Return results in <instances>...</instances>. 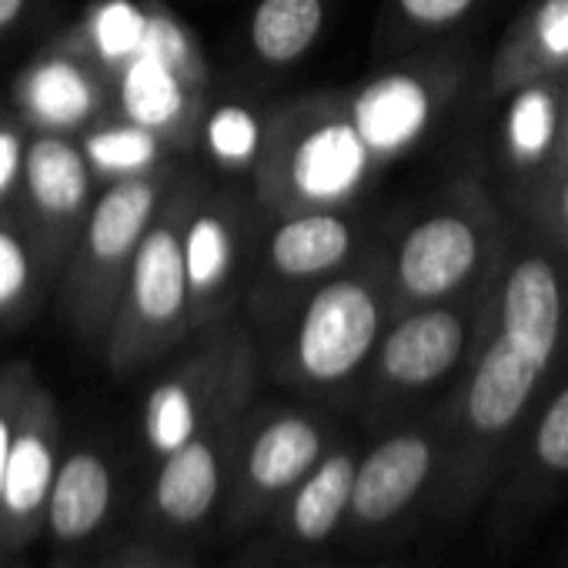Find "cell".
Here are the masks:
<instances>
[{"mask_svg": "<svg viewBox=\"0 0 568 568\" xmlns=\"http://www.w3.org/2000/svg\"><path fill=\"white\" fill-rule=\"evenodd\" d=\"M568 368V264L531 231L511 234L471 365L438 405L445 511L471 505L511 462L535 408Z\"/></svg>", "mask_w": 568, "mask_h": 568, "instance_id": "cell-1", "label": "cell"}, {"mask_svg": "<svg viewBox=\"0 0 568 568\" xmlns=\"http://www.w3.org/2000/svg\"><path fill=\"white\" fill-rule=\"evenodd\" d=\"M382 241L348 271L322 281L257 335L264 378L308 402H355L392 322Z\"/></svg>", "mask_w": 568, "mask_h": 568, "instance_id": "cell-2", "label": "cell"}, {"mask_svg": "<svg viewBox=\"0 0 568 568\" xmlns=\"http://www.w3.org/2000/svg\"><path fill=\"white\" fill-rule=\"evenodd\" d=\"M508 244L511 227L498 201L478 181H452L382 241L395 315L485 288Z\"/></svg>", "mask_w": 568, "mask_h": 568, "instance_id": "cell-3", "label": "cell"}, {"mask_svg": "<svg viewBox=\"0 0 568 568\" xmlns=\"http://www.w3.org/2000/svg\"><path fill=\"white\" fill-rule=\"evenodd\" d=\"M495 281L471 295L392 315L355 398L375 432L425 415L452 395L485 342Z\"/></svg>", "mask_w": 568, "mask_h": 568, "instance_id": "cell-4", "label": "cell"}, {"mask_svg": "<svg viewBox=\"0 0 568 568\" xmlns=\"http://www.w3.org/2000/svg\"><path fill=\"white\" fill-rule=\"evenodd\" d=\"M378 171L382 164L362 141L345 91H315L274 108L251 187L267 214L355 207Z\"/></svg>", "mask_w": 568, "mask_h": 568, "instance_id": "cell-5", "label": "cell"}, {"mask_svg": "<svg viewBox=\"0 0 568 568\" xmlns=\"http://www.w3.org/2000/svg\"><path fill=\"white\" fill-rule=\"evenodd\" d=\"M204 174L181 168L151 231L144 234L124 292L108 328V365L114 375L141 372L174 352L194 335L191 288L184 267V221Z\"/></svg>", "mask_w": 568, "mask_h": 568, "instance_id": "cell-6", "label": "cell"}, {"mask_svg": "<svg viewBox=\"0 0 568 568\" xmlns=\"http://www.w3.org/2000/svg\"><path fill=\"white\" fill-rule=\"evenodd\" d=\"M261 378V345L244 315L194 332L144 398L141 438L148 455L161 462L214 418L251 408Z\"/></svg>", "mask_w": 568, "mask_h": 568, "instance_id": "cell-7", "label": "cell"}, {"mask_svg": "<svg viewBox=\"0 0 568 568\" xmlns=\"http://www.w3.org/2000/svg\"><path fill=\"white\" fill-rule=\"evenodd\" d=\"M375 244L378 237L358 207L264 211L257 261L241 315L261 332L322 281L358 264Z\"/></svg>", "mask_w": 568, "mask_h": 568, "instance_id": "cell-8", "label": "cell"}, {"mask_svg": "<svg viewBox=\"0 0 568 568\" xmlns=\"http://www.w3.org/2000/svg\"><path fill=\"white\" fill-rule=\"evenodd\" d=\"M338 438V422L318 402H254L241 425L224 521L241 531L281 511Z\"/></svg>", "mask_w": 568, "mask_h": 568, "instance_id": "cell-9", "label": "cell"}, {"mask_svg": "<svg viewBox=\"0 0 568 568\" xmlns=\"http://www.w3.org/2000/svg\"><path fill=\"white\" fill-rule=\"evenodd\" d=\"M264 231V207L244 181H201L184 221V267L194 332L241 315Z\"/></svg>", "mask_w": 568, "mask_h": 568, "instance_id": "cell-10", "label": "cell"}, {"mask_svg": "<svg viewBox=\"0 0 568 568\" xmlns=\"http://www.w3.org/2000/svg\"><path fill=\"white\" fill-rule=\"evenodd\" d=\"M181 164H168L161 171L111 181L91 204L88 221L78 241L74 261V315L84 335L108 338L114 322L131 261L151 231Z\"/></svg>", "mask_w": 568, "mask_h": 568, "instance_id": "cell-11", "label": "cell"}, {"mask_svg": "<svg viewBox=\"0 0 568 568\" xmlns=\"http://www.w3.org/2000/svg\"><path fill=\"white\" fill-rule=\"evenodd\" d=\"M468 81L462 54L435 51L408 64L388 68L345 91L352 121L382 168L415 151L448 114Z\"/></svg>", "mask_w": 568, "mask_h": 568, "instance_id": "cell-12", "label": "cell"}, {"mask_svg": "<svg viewBox=\"0 0 568 568\" xmlns=\"http://www.w3.org/2000/svg\"><path fill=\"white\" fill-rule=\"evenodd\" d=\"M445 475V425L438 408L378 432L362 452L348 528L378 535L402 525L425 498H438Z\"/></svg>", "mask_w": 568, "mask_h": 568, "instance_id": "cell-13", "label": "cell"}, {"mask_svg": "<svg viewBox=\"0 0 568 568\" xmlns=\"http://www.w3.org/2000/svg\"><path fill=\"white\" fill-rule=\"evenodd\" d=\"M244 412H231L204 425L187 445L158 462L144 498V528L158 538L201 531L231 495L234 455Z\"/></svg>", "mask_w": 568, "mask_h": 568, "instance_id": "cell-14", "label": "cell"}, {"mask_svg": "<svg viewBox=\"0 0 568 568\" xmlns=\"http://www.w3.org/2000/svg\"><path fill=\"white\" fill-rule=\"evenodd\" d=\"M61 412L44 385H31L0 495V558H18L44 531L48 498L61 468Z\"/></svg>", "mask_w": 568, "mask_h": 568, "instance_id": "cell-15", "label": "cell"}, {"mask_svg": "<svg viewBox=\"0 0 568 568\" xmlns=\"http://www.w3.org/2000/svg\"><path fill=\"white\" fill-rule=\"evenodd\" d=\"M121 118L158 131L168 144H194L197 121L207 101L204 78L181 71L178 64L141 51L118 74Z\"/></svg>", "mask_w": 568, "mask_h": 568, "instance_id": "cell-16", "label": "cell"}, {"mask_svg": "<svg viewBox=\"0 0 568 568\" xmlns=\"http://www.w3.org/2000/svg\"><path fill=\"white\" fill-rule=\"evenodd\" d=\"M94 171L84 148L68 134L41 131L28 144L24 161V194L38 221L58 231V237H81L88 211L94 204Z\"/></svg>", "mask_w": 568, "mask_h": 568, "instance_id": "cell-17", "label": "cell"}, {"mask_svg": "<svg viewBox=\"0 0 568 568\" xmlns=\"http://www.w3.org/2000/svg\"><path fill=\"white\" fill-rule=\"evenodd\" d=\"M118 505V475L101 448L81 445L61 455L48 498L44 535L58 548H78L101 535Z\"/></svg>", "mask_w": 568, "mask_h": 568, "instance_id": "cell-18", "label": "cell"}, {"mask_svg": "<svg viewBox=\"0 0 568 568\" xmlns=\"http://www.w3.org/2000/svg\"><path fill=\"white\" fill-rule=\"evenodd\" d=\"M14 101L38 131L48 134L81 131L104 108L98 64L78 54H48L21 74L14 88Z\"/></svg>", "mask_w": 568, "mask_h": 568, "instance_id": "cell-19", "label": "cell"}, {"mask_svg": "<svg viewBox=\"0 0 568 568\" xmlns=\"http://www.w3.org/2000/svg\"><path fill=\"white\" fill-rule=\"evenodd\" d=\"M568 74V0H531L511 21L488 64V94Z\"/></svg>", "mask_w": 568, "mask_h": 568, "instance_id": "cell-20", "label": "cell"}, {"mask_svg": "<svg viewBox=\"0 0 568 568\" xmlns=\"http://www.w3.org/2000/svg\"><path fill=\"white\" fill-rule=\"evenodd\" d=\"M362 448L352 438H338L332 452L312 468V475L281 505V535L295 548H315L348 528L352 491Z\"/></svg>", "mask_w": 568, "mask_h": 568, "instance_id": "cell-21", "label": "cell"}, {"mask_svg": "<svg viewBox=\"0 0 568 568\" xmlns=\"http://www.w3.org/2000/svg\"><path fill=\"white\" fill-rule=\"evenodd\" d=\"M501 101V158L511 184L551 171L568 104V74L521 84Z\"/></svg>", "mask_w": 568, "mask_h": 568, "instance_id": "cell-22", "label": "cell"}, {"mask_svg": "<svg viewBox=\"0 0 568 568\" xmlns=\"http://www.w3.org/2000/svg\"><path fill=\"white\" fill-rule=\"evenodd\" d=\"M271 114L274 108H261L251 98H207L194 144L217 174L251 184L271 138Z\"/></svg>", "mask_w": 568, "mask_h": 568, "instance_id": "cell-23", "label": "cell"}, {"mask_svg": "<svg viewBox=\"0 0 568 568\" xmlns=\"http://www.w3.org/2000/svg\"><path fill=\"white\" fill-rule=\"evenodd\" d=\"M328 28V0H254L247 18V54L267 71L298 68Z\"/></svg>", "mask_w": 568, "mask_h": 568, "instance_id": "cell-24", "label": "cell"}, {"mask_svg": "<svg viewBox=\"0 0 568 568\" xmlns=\"http://www.w3.org/2000/svg\"><path fill=\"white\" fill-rule=\"evenodd\" d=\"M511 458L518 471L508 491L511 498L535 501L568 481V368L535 408Z\"/></svg>", "mask_w": 568, "mask_h": 568, "instance_id": "cell-25", "label": "cell"}, {"mask_svg": "<svg viewBox=\"0 0 568 568\" xmlns=\"http://www.w3.org/2000/svg\"><path fill=\"white\" fill-rule=\"evenodd\" d=\"M81 148H84L91 171L98 178H104L108 184L124 181V178H141V174H151V171H161L171 164L168 141L158 131L134 124L128 118L88 128L81 138Z\"/></svg>", "mask_w": 568, "mask_h": 568, "instance_id": "cell-26", "label": "cell"}, {"mask_svg": "<svg viewBox=\"0 0 568 568\" xmlns=\"http://www.w3.org/2000/svg\"><path fill=\"white\" fill-rule=\"evenodd\" d=\"M151 31V8L138 0H94L84 14V51L94 64L118 74L124 64H131Z\"/></svg>", "mask_w": 568, "mask_h": 568, "instance_id": "cell-27", "label": "cell"}, {"mask_svg": "<svg viewBox=\"0 0 568 568\" xmlns=\"http://www.w3.org/2000/svg\"><path fill=\"white\" fill-rule=\"evenodd\" d=\"M508 201L518 214V224L568 264V168L511 184Z\"/></svg>", "mask_w": 568, "mask_h": 568, "instance_id": "cell-28", "label": "cell"}, {"mask_svg": "<svg viewBox=\"0 0 568 568\" xmlns=\"http://www.w3.org/2000/svg\"><path fill=\"white\" fill-rule=\"evenodd\" d=\"M485 0H388L385 34L395 48L435 44L438 38L455 34L481 11Z\"/></svg>", "mask_w": 568, "mask_h": 568, "instance_id": "cell-29", "label": "cell"}, {"mask_svg": "<svg viewBox=\"0 0 568 568\" xmlns=\"http://www.w3.org/2000/svg\"><path fill=\"white\" fill-rule=\"evenodd\" d=\"M34 281V257L28 241L0 224V318L11 315L31 292Z\"/></svg>", "mask_w": 568, "mask_h": 568, "instance_id": "cell-30", "label": "cell"}, {"mask_svg": "<svg viewBox=\"0 0 568 568\" xmlns=\"http://www.w3.org/2000/svg\"><path fill=\"white\" fill-rule=\"evenodd\" d=\"M31 385H34V375L28 368H8L0 375V495H4V475H8L14 435H18Z\"/></svg>", "mask_w": 568, "mask_h": 568, "instance_id": "cell-31", "label": "cell"}, {"mask_svg": "<svg viewBox=\"0 0 568 568\" xmlns=\"http://www.w3.org/2000/svg\"><path fill=\"white\" fill-rule=\"evenodd\" d=\"M28 141L18 128L0 124V201L11 197L18 184H24Z\"/></svg>", "mask_w": 568, "mask_h": 568, "instance_id": "cell-32", "label": "cell"}, {"mask_svg": "<svg viewBox=\"0 0 568 568\" xmlns=\"http://www.w3.org/2000/svg\"><path fill=\"white\" fill-rule=\"evenodd\" d=\"M98 568H194L191 561L178 558V555H168V551H131V555H121V558H111Z\"/></svg>", "mask_w": 568, "mask_h": 568, "instance_id": "cell-33", "label": "cell"}, {"mask_svg": "<svg viewBox=\"0 0 568 568\" xmlns=\"http://www.w3.org/2000/svg\"><path fill=\"white\" fill-rule=\"evenodd\" d=\"M24 8H28V0H0V31L18 24L21 14H24Z\"/></svg>", "mask_w": 568, "mask_h": 568, "instance_id": "cell-34", "label": "cell"}, {"mask_svg": "<svg viewBox=\"0 0 568 568\" xmlns=\"http://www.w3.org/2000/svg\"><path fill=\"white\" fill-rule=\"evenodd\" d=\"M555 168H568V104H565V121H561V138H558ZM555 168H551V171H555Z\"/></svg>", "mask_w": 568, "mask_h": 568, "instance_id": "cell-35", "label": "cell"}, {"mask_svg": "<svg viewBox=\"0 0 568 568\" xmlns=\"http://www.w3.org/2000/svg\"><path fill=\"white\" fill-rule=\"evenodd\" d=\"M4 561H8V558H0V568H4Z\"/></svg>", "mask_w": 568, "mask_h": 568, "instance_id": "cell-36", "label": "cell"}]
</instances>
